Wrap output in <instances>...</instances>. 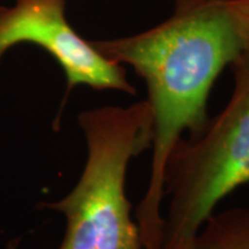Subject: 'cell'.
Returning a JSON list of instances; mask_svg holds the SVG:
<instances>
[{"label":"cell","mask_w":249,"mask_h":249,"mask_svg":"<svg viewBox=\"0 0 249 249\" xmlns=\"http://www.w3.org/2000/svg\"><path fill=\"white\" fill-rule=\"evenodd\" d=\"M91 43L105 57L132 67L147 86L151 164L135 222L145 249H160L166 165L183 134L197 136L209 123L211 88L224 68L246 51L245 35L230 0H211L176 11L143 33Z\"/></svg>","instance_id":"6da1fadb"},{"label":"cell","mask_w":249,"mask_h":249,"mask_svg":"<svg viewBox=\"0 0 249 249\" xmlns=\"http://www.w3.org/2000/svg\"><path fill=\"white\" fill-rule=\"evenodd\" d=\"M87 160L68 194L42 208L66 218L59 249H145L126 194L127 170L151 147L152 116L147 101L103 107L77 116Z\"/></svg>","instance_id":"7a4b0ae2"},{"label":"cell","mask_w":249,"mask_h":249,"mask_svg":"<svg viewBox=\"0 0 249 249\" xmlns=\"http://www.w3.org/2000/svg\"><path fill=\"white\" fill-rule=\"evenodd\" d=\"M234 87L225 108L194 138L176 145L164 177L160 249H189L224 198L249 182V51L231 65Z\"/></svg>","instance_id":"3957f363"},{"label":"cell","mask_w":249,"mask_h":249,"mask_svg":"<svg viewBox=\"0 0 249 249\" xmlns=\"http://www.w3.org/2000/svg\"><path fill=\"white\" fill-rule=\"evenodd\" d=\"M65 8V0H15L9 7L0 6V61L17 44L33 43L60 65L67 93L77 86H87L135 95L123 65L82 38L68 23Z\"/></svg>","instance_id":"277c9868"},{"label":"cell","mask_w":249,"mask_h":249,"mask_svg":"<svg viewBox=\"0 0 249 249\" xmlns=\"http://www.w3.org/2000/svg\"><path fill=\"white\" fill-rule=\"evenodd\" d=\"M189 249H249V208L213 213Z\"/></svg>","instance_id":"5b68a950"},{"label":"cell","mask_w":249,"mask_h":249,"mask_svg":"<svg viewBox=\"0 0 249 249\" xmlns=\"http://www.w3.org/2000/svg\"><path fill=\"white\" fill-rule=\"evenodd\" d=\"M230 4L245 35L246 51H249V0H230Z\"/></svg>","instance_id":"8992f818"},{"label":"cell","mask_w":249,"mask_h":249,"mask_svg":"<svg viewBox=\"0 0 249 249\" xmlns=\"http://www.w3.org/2000/svg\"><path fill=\"white\" fill-rule=\"evenodd\" d=\"M207 1H211V0H174V2H176V11H182V9L189 8L192 6Z\"/></svg>","instance_id":"52a82bcc"},{"label":"cell","mask_w":249,"mask_h":249,"mask_svg":"<svg viewBox=\"0 0 249 249\" xmlns=\"http://www.w3.org/2000/svg\"><path fill=\"white\" fill-rule=\"evenodd\" d=\"M18 239H15V240H12L7 245V249H18Z\"/></svg>","instance_id":"ba28073f"}]
</instances>
